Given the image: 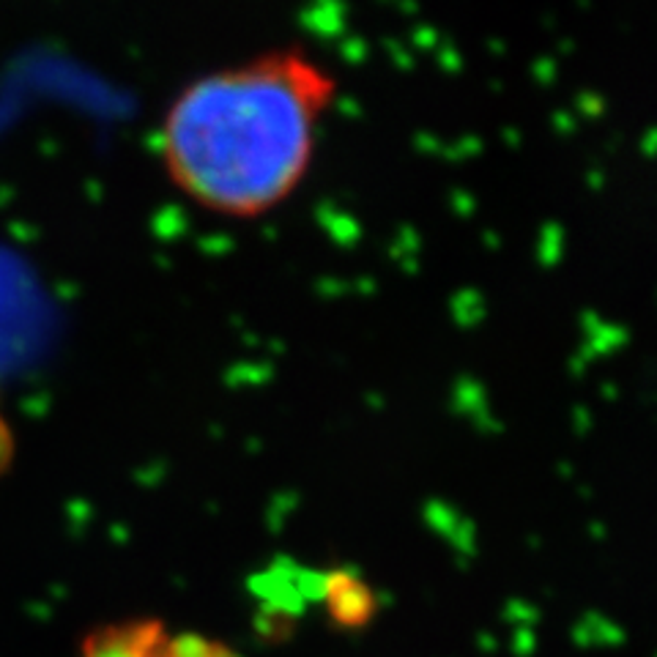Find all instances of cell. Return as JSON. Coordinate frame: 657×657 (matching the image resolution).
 <instances>
[{
    "label": "cell",
    "instance_id": "cell-1",
    "mask_svg": "<svg viewBox=\"0 0 657 657\" xmlns=\"http://www.w3.org/2000/svg\"><path fill=\"white\" fill-rule=\"evenodd\" d=\"M338 90L332 69L304 47L211 69L190 80L159 121L165 175L203 211L264 217L307 179Z\"/></svg>",
    "mask_w": 657,
    "mask_h": 657
},
{
    "label": "cell",
    "instance_id": "cell-2",
    "mask_svg": "<svg viewBox=\"0 0 657 657\" xmlns=\"http://www.w3.org/2000/svg\"><path fill=\"white\" fill-rule=\"evenodd\" d=\"M83 657H170L168 633L148 619L113 624L85 641Z\"/></svg>",
    "mask_w": 657,
    "mask_h": 657
},
{
    "label": "cell",
    "instance_id": "cell-3",
    "mask_svg": "<svg viewBox=\"0 0 657 657\" xmlns=\"http://www.w3.org/2000/svg\"><path fill=\"white\" fill-rule=\"evenodd\" d=\"M324 597L326 606H329V613L343 628H360L373 613V592L362 581L351 579V575H329L324 586Z\"/></svg>",
    "mask_w": 657,
    "mask_h": 657
}]
</instances>
